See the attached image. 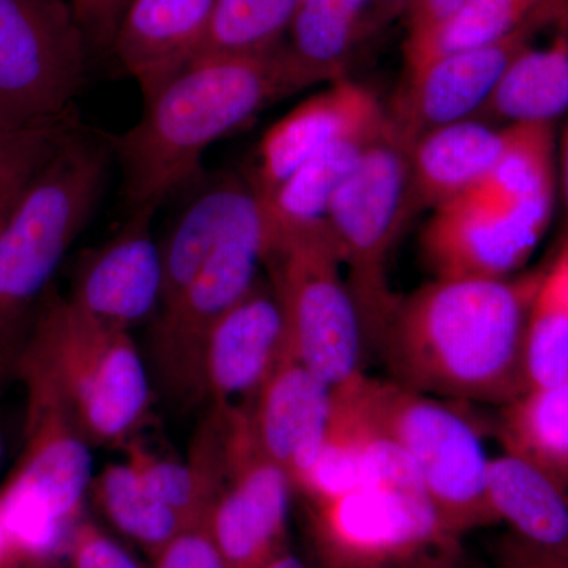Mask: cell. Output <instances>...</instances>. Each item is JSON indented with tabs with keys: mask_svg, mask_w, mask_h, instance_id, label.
I'll list each match as a JSON object with an SVG mask.
<instances>
[{
	"mask_svg": "<svg viewBox=\"0 0 568 568\" xmlns=\"http://www.w3.org/2000/svg\"><path fill=\"white\" fill-rule=\"evenodd\" d=\"M544 274L435 278L398 298L379 339L394 381L465 402L526 394V324Z\"/></svg>",
	"mask_w": 568,
	"mask_h": 568,
	"instance_id": "1",
	"label": "cell"
},
{
	"mask_svg": "<svg viewBox=\"0 0 568 568\" xmlns=\"http://www.w3.org/2000/svg\"><path fill=\"white\" fill-rule=\"evenodd\" d=\"M310 88L283 41L256 54L190 63L144 97L140 121L123 133H104L121 166L129 211L160 204L192 182L205 151L252 121L257 112Z\"/></svg>",
	"mask_w": 568,
	"mask_h": 568,
	"instance_id": "2",
	"label": "cell"
},
{
	"mask_svg": "<svg viewBox=\"0 0 568 568\" xmlns=\"http://www.w3.org/2000/svg\"><path fill=\"white\" fill-rule=\"evenodd\" d=\"M22 353L31 402L61 406L85 437L123 443L148 416L151 387L129 331L54 286L40 301Z\"/></svg>",
	"mask_w": 568,
	"mask_h": 568,
	"instance_id": "3",
	"label": "cell"
},
{
	"mask_svg": "<svg viewBox=\"0 0 568 568\" xmlns=\"http://www.w3.org/2000/svg\"><path fill=\"white\" fill-rule=\"evenodd\" d=\"M112 160L102 130L80 123L33 179L0 234V343H24L52 276L99 205Z\"/></svg>",
	"mask_w": 568,
	"mask_h": 568,
	"instance_id": "4",
	"label": "cell"
},
{
	"mask_svg": "<svg viewBox=\"0 0 568 568\" xmlns=\"http://www.w3.org/2000/svg\"><path fill=\"white\" fill-rule=\"evenodd\" d=\"M410 145L387 114L328 209V227L347 268V287L365 338L377 343L398 301L388 287V260L407 220L417 211L410 185Z\"/></svg>",
	"mask_w": 568,
	"mask_h": 568,
	"instance_id": "5",
	"label": "cell"
},
{
	"mask_svg": "<svg viewBox=\"0 0 568 568\" xmlns=\"http://www.w3.org/2000/svg\"><path fill=\"white\" fill-rule=\"evenodd\" d=\"M264 264L286 328V351L331 387L361 372L364 324L328 223L267 231Z\"/></svg>",
	"mask_w": 568,
	"mask_h": 568,
	"instance_id": "6",
	"label": "cell"
},
{
	"mask_svg": "<svg viewBox=\"0 0 568 568\" xmlns=\"http://www.w3.org/2000/svg\"><path fill=\"white\" fill-rule=\"evenodd\" d=\"M368 399L376 425L406 452L452 536L497 523L489 458L476 426L439 398L396 381L368 377Z\"/></svg>",
	"mask_w": 568,
	"mask_h": 568,
	"instance_id": "7",
	"label": "cell"
},
{
	"mask_svg": "<svg viewBox=\"0 0 568 568\" xmlns=\"http://www.w3.org/2000/svg\"><path fill=\"white\" fill-rule=\"evenodd\" d=\"M88 52L69 0H0V126L13 132L74 110Z\"/></svg>",
	"mask_w": 568,
	"mask_h": 568,
	"instance_id": "8",
	"label": "cell"
},
{
	"mask_svg": "<svg viewBox=\"0 0 568 568\" xmlns=\"http://www.w3.org/2000/svg\"><path fill=\"white\" fill-rule=\"evenodd\" d=\"M315 507L324 567L417 566L454 552L458 540L422 485H365Z\"/></svg>",
	"mask_w": 568,
	"mask_h": 568,
	"instance_id": "9",
	"label": "cell"
},
{
	"mask_svg": "<svg viewBox=\"0 0 568 568\" xmlns=\"http://www.w3.org/2000/svg\"><path fill=\"white\" fill-rule=\"evenodd\" d=\"M265 245L267 235L260 204L224 235L181 297L156 312L153 358L156 372L174 395L189 398L204 394L205 339L216 321L256 286Z\"/></svg>",
	"mask_w": 568,
	"mask_h": 568,
	"instance_id": "10",
	"label": "cell"
},
{
	"mask_svg": "<svg viewBox=\"0 0 568 568\" xmlns=\"http://www.w3.org/2000/svg\"><path fill=\"white\" fill-rule=\"evenodd\" d=\"M252 409L223 410V478L205 526L226 568H264L286 547L290 476L265 457Z\"/></svg>",
	"mask_w": 568,
	"mask_h": 568,
	"instance_id": "11",
	"label": "cell"
},
{
	"mask_svg": "<svg viewBox=\"0 0 568 568\" xmlns=\"http://www.w3.org/2000/svg\"><path fill=\"white\" fill-rule=\"evenodd\" d=\"M567 18L568 9L547 11L495 43L443 55L409 71L388 118L410 142L437 126L470 119L488 102L510 63L541 32L562 26Z\"/></svg>",
	"mask_w": 568,
	"mask_h": 568,
	"instance_id": "12",
	"label": "cell"
},
{
	"mask_svg": "<svg viewBox=\"0 0 568 568\" xmlns=\"http://www.w3.org/2000/svg\"><path fill=\"white\" fill-rule=\"evenodd\" d=\"M547 227L476 185L437 205L422 235L436 278H506Z\"/></svg>",
	"mask_w": 568,
	"mask_h": 568,
	"instance_id": "13",
	"label": "cell"
},
{
	"mask_svg": "<svg viewBox=\"0 0 568 568\" xmlns=\"http://www.w3.org/2000/svg\"><path fill=\"white\" fill-rule=\"evenodd\" d=\"M156 209H134L114 237L82 256L69 295L74 304L126 331L156 313L163 282L162 252L152 235Z\"/></svg>",
	"mask_w": 568,
	"mask_h": 568,
	"instance_id": "14",
	"label": "cell"
},
{
	"mask_svg": "<svg viewBox=\"0 0 568 568\" xmlns=\"http://www.w3.org/2000/svg\"><path fill=\"white\" fill-rule=\"evenodd\" d=\"M379 100L357 82L338 80L294 108L267 130L250 175L260 196L274 192L297 168L346 138L373 132L386 121Z\"/></svg>",
	"mask_w": 568,
	"mask_h": 568,
	"instance_id": "15",
	"label": "cell"
},
{
	"mask_svg": "<svg viewBox=\"0 0 568 568\" xmlns=\"http://www.w3.org/2000/svg\"><path fill=\"white\" fill-rule=\"evenodd\" d=\"M286 353L282 306L272 287L260 282L209 332L203 357L204 394L216 407L256 398Z\"/></svg>",
	"mask_w": 568,
	"mask_h": 568,
	"instance_id": "16",
	"label": "cell"
},
{
	"mask_svg": "<svg viewBox=\"0 0 568 568\" xmlns=\"http://www.w3.org/2000/svg\"><path fill=\"white\" fill-rule=\"evenodd\" d=\"M332 410V387L284 353L250 410L254 437L265 457L302 489L315 467Z\"/></svg>",
	"mask_w": 568,
	"mask_h": 568,
	"instance_id": "17",
	"label": "cell"
},
{
	"mask_svg": "<svg viewBox=\"0 0 568 568\" xmlns=\"http://www.w3.org/2000/svg\"><path fill=\"white\" fill-rule=\"evenodd\" d=\"M216 0H133L123 13L111 52L140 84L142 97L193 61L207 36Z\"/></svg>",
	"mask_w": 568,
	"mask_h": 568,
	"instance_id": "18",
	"label": "cell"
},
{
	"mask_svg": "<svg viewBox=\"0 0 568 568\" xmlns=\"http://www.w3.org/2000/svg\"><path fill=\"white\" fill-rule=\"evenodd\" d=\"M29 446L9 487L24 493L70 525L92 478L85 436L62 407L31 402Z\"/></svg>",
	"mask_w": 568,
	"mask_h": 568,
	"instance_id": "19",
	"label": "cell"
},
{
	"mask_svg": "<svg viewBox=\"0 0 568 568\" xmlns=\"http://www.w3.org/2000/svg\"><path fill=\"white\" fill-rule=\"evenodd\" d=\"M260 204L250 178L227 173L215 179L186 205L166 242L160 246L163 282L159 310L168 308L181 297L224 235Z\"/></svg>",
	"mask_w": 568,
	"mask_h": 568,
	"instance_id": "20",
	"label": "cell"
},
{
	"mask_svg": "<svg viewBox=\"0 0 568 568\" xmlns=\"http://www.w3.org/2000/svg\"><path fill=\"white\" fill-rule=\"evenodd\" d=\"M504 145V129L478 119L437 126L410 145V185L417 209L447 203L484 181Z\"/></svg>",
	"mask_w": 568,
	"mask_h": 568,
	"instance_id": "21",
	"label": "cell"
},
{
	"mask_svg": "<svg viewBox=\"0 0 568 568\" xmlns=\"http://www.w3.org/2000/svg\"><path fill=\"white\" fill-rule=\"evenodd\" d=\"M384 20L377 0H298L284 48L310 85L346 78L355 48Z\"/></svg>",
	"mask_w": 568,
	"mask_h": 568,
	"instance_id": "22",
	"label": "cell"
},
{
	"mask_svg": "<svg viewBox=\"0 0 568 568\" xmlns=\"http://www.w3.org/2000/svg\"><path fill=\"white\" fill-rule=\"evenodd\" d=\"M488 496L497 521L537 547L568 552V489L545 470L506 454L489 459Z\"/></svg>",
	"mask_w": 568,
	"mask_h": 568,
	"instance_id": "23",
	"label": "cell"
},
{
	"mask_svg": "<svg viewBox=\"0 0 568 568\" xmlns=\"http://www.w3.org/2000/svg\"><path fill=\"white\" fill-rule=\"evenodd\" d=\"M377 426L364 373L332 387V410L323 450L301 491L313 504L325 503L361 488L366 452Z\"/></svg>",
	"mask_w": 568,
	"mask_h": 568,
	"instance_id": "24",
	"label": "cell"
},
{
	"mask_svg": "<svg viewBox=\"0 0 568 568\" xmlns=\"http://www.w3.org/2000/svg\"><path fill=\"white\" fill-rule=\"evenodd\" d=\"M547 47H529L510 63L480 115L504 125L555 123L568 112V29Z\"/></svg>",
	"mask_w": 568,
	"mask_h": 568,
	"instance_id": "25",
	"label": "cell"
},
{
	"mask_svg": "<svg viewBox=\"0 0 568 568\" xmlns=\"http://www.w3.org/2000/svg\"><path fill=\"white\" fill-rule=\"evenodd\" d=\"M477 185L548 226L556 192L555 123L504 126L503 152Z\"/></svg>",
	"mask_w": 568,
	"mask_h": 568,
	"instance_id": "26",
	"label": "cell"
},
{
	"mask_svg": "<svg viewBox=\"0 0 568 568\" xmlns=\"http://www.w3.org/2000/svg\"><path fill=\"white\" fill-rule=\"evenodd\" d=\"M384 122L373 132L334 142L297 168L274 192L267 196L257 194L263 204L265 231L327 223L336 190Z\"/></svg>",
	"mask_w": 568,
	"mask_h": 568,
	"instance_id": "27",
	"label": "cell"
},
{
	"mask_svg": "<svg viewBox=\"0 0 568 568\" xmlns=\"http://www.w3.org/2000/svg\"><path fill=\"white\" fill-rule=\"evenodd\" d=\"M499 429L508 454L528 459L568 489V376L507 403Z\"/></svg>",
	"mask_w": 568,
	"mask_h": 568,
	"instance_id": "28",
	"label": "cell"
},
{
	"mask_svg": "<svg viewBox=\"0 0 568 568\" xmlns=\"http://www.w3.org/2000/svg\"><path fill=\"white\" fill-rule=\"evenodd\" d=\"M562 9L568 0H466L432 39L405 54L406 73L443 55L495 43L534 18Z\"/></svg>",
	"mask_w": 568,
	"mask_h": 568,
	"instance_id": "29",
	"label": "cell"
},
{
	"mask_svg": "<svg viewBox=\"0 0 568 568\" xmlns=\"http://www.w3.org/2000/svg\"><path fill=\"white\" fill-rule=\"evenodd\" d=\"M568 376V261L559 253L545 271L530 305L525 334L526 392Z\"/></svg>",
	"mask_w": 568,
	"mask_h": 568,
	"instance_id": "30",
	"label": "cell"
},
{
	"mask_svg": "<svg viewBox=\"0 0 568 568\" xmlns=\"http://www.w3.org/2000/svg\"><path fill=\"white\" fill-rule=\"evenodd\" d=\"M95 489L100 506L112 525L152 552L153 558L183 530L190 529L174 511L156 503L142 488L140 477L129 462L106 466Z\"/></svg>",
	"mask_w": 568,
	"mask_h": 568,
	"instance_id": "31",
	"label": "cell"
},
{
	"mask_svg": "<svg viewBox=\"0 0 568 568\" xmlns=\"http://www.w3.org/2000/svg\"><path fill=\"white\" fill-rule=\"evenodd\" d=\"M297 3L298 0H216L211 28L190 63L256 54L278 47Z\"/></svg>",
	"mask_w": 568,
	"mask_h": 568,
	"instance_id": "32",
	"label": "cell"
},
{
	"mask_svg": "<svg viewBox=\"0 0 568 568\" xmlns=\"http://www.w3.org/2000/svg\"><path fill=\"white\" fill-rule=\"evenodd\" d=\"M81 121L71 110L61 118L24 126L0 142V234L41 168Z\"/></svg>",
	"mask_w": 568,
	"mask_h": 568,
	"instance_id": "33",
	"label": "cell"
},
{
	"mask_svg": "<svg viewBox=\"0 0 568 568\" xmlns=\"http://www.w3.org/2000/svg\"><path fill=\"white\" fill-rule=\"evenodd\" d=\"M129 463L136 470L142 488L162 506L170 508L189 528L207 518L219 487L197 463L173 462L149 454L132 444Z\"/></svg>",
	"mask_w": 568,
	"mask_h": 568,
	"instance_id": "34",
	"label": "cell"
},
{
	"mask_svg": "<svg viewBox=\"0 0 568 568\" xmlns=\"http://www.w3.org/2000/svg\"><path fill=\"white\" fill-rule=\"evenodd\" d=\"M71 568H141L93 523H82L69 541Z\"/></svg>",
	"mask_w": 568,
	"mask_h": 568,
	"instance_id": "35",
	"label": "cell"
},
{
	"mask_svg": "<svg viewBox=\"0 0 568 568\" xmlns=\"http://www.w3.org/2000/svg\"><path fill=\"white\" fill-rule=\"evenodd\" d=\"M133 0H69L89 50L110 51L123 13Z\"/></svg>",
	"mask_w": 568,
	"mask_h": 568,
	"instance_id": "36",
	"label": "cell"
},
{
	"mask_svg": "<svg viewBox=\"0 0 568 568\" xmlns=\"http://www.w3.org/2000/svg\"><path fill=\"white\" fill-rule=\"evenodd\" d=\"M155 568H226L205 521L183 530L155 556Z\"/></svg>",
	"mask_w": 568,
	"mask_h": 568,
	"instance_id": "37",
	"label": "cell"
},
{
	"mask_svg": "<svg viewBox=\"0 0 568 568\" xmlns=\"http://www.w3.org/2000/svg\"><path fill=\"white\" fill-rule=\"evenodd\" d=\"M466 0H410L409 37H407L405 54L417 50L455 13Z\"/></svg>",
	"mask_w": 568,
	"mask_h": 568,
	"instance_id": "38",
	"label": "cell"
},
{
	"mask_svg": "<svg viewBox=\"0 0 568 568\" xmlns=\"http://www.w3.org/2000/svg\"><path fill=\"white\" fill-rule=\"evenodd\" d=\"M497 568H568V552L537 547L508 534L496 549Z\"/></svg>",
	"mask_w": 568,
	"mask_h": 568,
	"instance_id": "39",
	"label": "cell"
},
{
	"mask_svg": "<svg viewBox=\"0 0 568 568\" xmlns=\"http://www.w3.org/2000/svg\"><path fill=\"white\" fill-rule=\"evenodd\" d=\"M22 559L24 558L14 547L13 540H11L2 519H0V568H13Z\"/></svg>",
	"mask_w": 568,
	"mask_h": 568,
	"instance_id": "40",
	"label": "cell"
},
{
	"mask_svg": "<svg viewBox=\"0 0 568 568\" xmlns=\"http://www.w3.org/2000/svg\"><path fill=\"white\" fill-rule=\"evenodd\" d=\"M568 29V26H567ZM560 182H562L564 207H566V241L568 242V125L564 133L562 149H560Z\"/></svg>",
	"mask_w": 568,
	"mask_h": 568,
	"instance_id": "41",
	"label": "cell"
},
{
	"mask_svg": "<svg viewBox=\"0 0 568 568\" xmlns=\"http://www.w3.org/2000/svg\"><path fill=\"white\" fill-rule=\"evenodd\" d=\"M377 3H379L381 13L386 21L407 13L410 7V0H377Z\"/></svg>",
	"mask_w": 568,
	"mask_h": 568,
	"instance_id": "42",
	"label": "cell"
},
{
	"mask_svg": "<svg viewBox=\"0 0 568 568\" xmlns=\"http://www.w3.org/2000/svg\"><path fill=\"white\" fill-rule=\"evenodd\" d=\"M264 568H306L297 556L293 555L290 549H284L276 558L272 559Z\"/></svg>",
	"mask_w": 568,
	"mask_h": 568,
	"instance_id": "43",
	"label": "cell"
},
{
	"mask_svg": "<svg viewBox=\"0 0 568 568\" xmlns=\"http://www.w3.org/2000/svg\"><path fill=\"white\" fill-rule=\"evenodd\" d=\"M17 346L13 343H0V376L6 372L7 366L10 365L11 358H13V353H17Z\"/></svg>",
	"mask_w": 568,
	"mask_h": 568,
	"instance_id": "44",
	"label": "cell"
},
{
	"mask_svg": "<svg viewBox=\"0 0 568 568\" xmlns=\"http://www.w3.org/2000/svg\"><path fill=\"white\" fill-rule=\"evenodd\" d=\"M29 568H59L51 559L33 560Z\"/></svg>",
	"mask_w": 568,
	"mask_h": 568,
	"instance_id": "45",
	"label": "cell"
},
{
	"mask_svg": "<svg viewBox=\"0 0 568 568\" xmlns=\"http://www.w3.org/2000/svg\"><path fill=\"white\" fill-rule=\"evenodd\" d=\"M13 132H14V130H13ZM9 133H11V130H6V129H2V126H0V142L6 140L7 134H9Z\"/></svg>",
	"mask_w": 568,
	"mask_h": 568,
	"instance_id": "46",
	"label": "cell"
},
{
	"mask_svg": "<svg viewBox=\"0 0 568 568\" xmlns=\"http://www.w3.org/2000/svg\"><path fill=\"white\" fill-rule=\"evenodd\" d=\"M0 454H2V446H0Z\"/></svg>",
	"mask_w": 568,
	"mask_h": 568,
	"instance_id": "47",
	"label": "cell"
},
{
	"mask_svg": "<svg viewBox=\"0 0 568 568\" xmlns=\"http://www.w3.org/2000/svg\"><path fill=\"white\" fill-rule=\"evenodd\" d=\"M323 568H338V567H323Z\"/></svg>",
	"mask_w": 568,
	"mask_h": 568,
	"instance_id": "48",
	"label": "cell"
}]
</instances>
